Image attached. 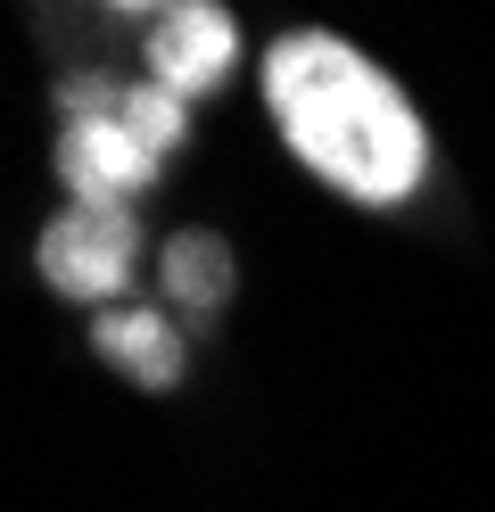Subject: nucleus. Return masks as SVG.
I'll list each match as a JSON object with an SVG mask.
<instances>
[{
    "instance_id": "1",
    "label": "nucleus",
    "mask_w": 495,
    "mask_h": 512,
    "mask_svg": "<svg viewBox=\"0 0 495 512\" xmlns=\"http://www.w3.org/2000/svg\"><path fill=\"white\" fill-rule=\"evenodd\" d=\"M264 91H273V116L289 149L306 166L347 190V199H405L421 182V124L396 100V83L380 67H363L347 42L330 34H289L264 67Z\"/></svg>"
},
{
    "instance_id": "2",
    "label": "nucleus",
    "mask_w": 495,
    "mask_h": 512,
    "mask_svg": "<svg viewBox=\"0 0 495 512\" xmlns=\"http://www.w3.org/2000/svg\"><path fill=\"white\" fill-rule=\"evenodd\" d=\"M42 273L66 298H116L132 281V223L124 207H83L42 232Z\"/></svg>"
},
{
    "instance_id": "3",
    "label": "nucleus",
    "mask_w": 495,
    "mask_h": 512,
    "mask_svg": "<svg viewBox=\"0 0 495 512\" xmlns=\"http://www.w3.org/2000/svg\"><path fill=\"white\" fill-rule=\"evenodd\" d=\"M58 174H66V190H75L83 207H124L132 190H149L157 149H141L124 133V108L116 116H75L66 141H58Z\"/></svg>"
},
{
    "instance_id": "4",
    "label": "nucleus",
    "mask_w": 495,
    "mask_h": 512,
    "mask_svg": "<svg viewBox=\"0 0 495 512\" xmlns=\"http://www.w3.org/2000/svg\"><path fill=\"white\" fill-rule=\"evenodd\" d=\"M231 50H240V34H231V17L215 0H182V9L149 34V67H157L165 91H207L231 67Z\"/></svg>"
},
{
    "instance_id": "5",
    "label": "nucleus",
    "mask_w": 495,
    "mask_h": 512,
    "mask_svg": "<svg viewBox=\"0 0 495 512\" xmlns=\"http://www.w3.org/2000/svg\"><path fill=\"white\" fill-rule=\"evenodd\" d=\"M99 356H116V372H132L141 389H174V372H182V347L157 314H108L99 323Z\"/></svg>"
},
{
    "instance_id": "6",
    "label": "nucleus",
    "mask_w": 495,
    "mask_h": 512,
    "mask_svg": "<svg viewBox=\"0 0 495 512\" xmlns=\"http://www.w3.org/2000/svg\"><path fill=\"white\" fill-rule=\"evenodd\" d=\"M165 290H174L182 306H198L207 314L223 290H231V256H223V240H174V256H165Z\"/></svg>"
},
{
    "instance_id": "7",
    "label": "nucleus",
    "mask_w": 495,
    "mask_h": 512,
    "mask_svg": "<svg viewBox=\"0 0 495 512\" xmlns=\"http://www.w3.org/2000/svg\"><path fill=\"white\" fill-rule=\"evenodd\" d=\"M124 133L141 141V149H174L182 141V91H165V83H149V91H124Z\"/></svg>"
}]
</instances>
